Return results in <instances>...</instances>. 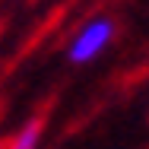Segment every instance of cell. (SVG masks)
<instances>
[{
  "label": "cell",
  "mask_w": 149,
  "mask_h": 149,
  "mask_svg": "<svg viewBox=\"0 0 149 149\" xmlns=\"http://www.w3.org/2000/svg\"><path fill=\"white\" fill-rule=\"evenodd\" d=\"M114 35H118V26L111 16H95L89 22H83L67 45V60L70 63H92L95 57H102L108 51Z\"/></svg>",
  "instance_id": "cell-1"
},
{
  "label": "cell",
  "mask_w": 149,
  "mask_h": 149,
  "mask_svg": "<svg viewBox=\"0 0 149 149\" xmlns=\"http://www.w3.org/2000/svg\"><path fill=\"white\" fill-rule=\"evenodd\" d=\"M41 140H45V120L32 118L13 133V140L6 143V149H41Z\"/></svg>",
  "instance_id": "cell-2"
},
{
  "label": "cell",
  "mask_w": 149,
  "mask_h": 149,
  "mask_svg": "<svg viewBox=\"0 0 149 149\" xmlns=\"http://www.w3.org/2000/svg\"><path fill=\"white\" fill-rule=\"evenodd\" d=\"M0 149H6V143H0Z\"/></svg>",
  "instance_id": "cell-3"
}]
</instances>
